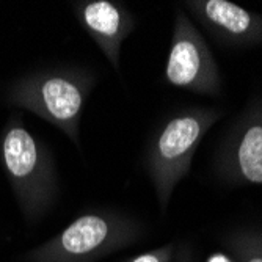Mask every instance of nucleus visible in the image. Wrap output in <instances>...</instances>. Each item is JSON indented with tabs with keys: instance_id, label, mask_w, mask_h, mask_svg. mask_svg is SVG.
I'll return each mask as SVG.
<instances>
[{
	"instance_id": "obj_1",
	"label": "nucleus",
	"mask_w": 262,
	"mask_h": 262,
	"mask_svg": "<svg viewBox=\"0 0 262 262\" xmlns=\"http://www.w3.org/2000/svg\"><path fill=\"white\" fill-rule=\"evenodd\" d=\"M96 83V74L85 68H46L11 80L4 102L58 127L80 149V120Z\"/></svg>"
},
{
	"instance_id": "obj_2",
	"label": "nucleus",
	"mask_w": 262,
	"mask_h": 262,
	"mask_svg": "<svg viewBox=\"0 0 262 262\" xmlns=\"http://www.w3.org/2000/svg\"><path fill=\"white\" fill-rule=\"evenodd\" d=\"M0 163L26 222L38 223L60 195V179L52 152L11 115L0 132Z\"/></svg>"
},
{
	"instance_id": "obj_3",
	"label": "nucleus",
	"mask_w": 262,
	"mask_h": 262,
	"mask_svg": "<svg viewBox=\"0 0 262 262\" xmlns=\"http://www.w3.org/2000/svg\"><path fill=\"white\" fill-rule=\"evenodd\" d=\"M141 232V225L124 213L91 210L22 254V262H96L134 245Z\"/></svg>"
},
{
	"instance_id": "obj_4",
	"label": "nucleus",
	"mask_w": 262,
	"mask_h": 262,
	"mask_svg": "<svg viewBox=\"0 0 262 262\" xmlns=\"http://www.w3.org/2000/svg\"><path fill=\"white\" fill-rule=\"evenodd\" d=\"M222 116L210 108H190L165 121L149 138L145 166L162 210L174 187L188 173L193 154L210 126Z\"/></svg>"
},
{
	"instance_id": "obj_5",
	"label": "nucleus",
	"mask_w": 262,
	"mask_h": 262,
	"mask_svg": "<svg viewBox=\"0 0 262 262\" xmlns=\"http://www.w3.org/2000/svg\"><path fill=\"white\" fill-rule=\"evenodd\" d=\"M165 80L173 86L201 94H219L222 86L213 55L192 20L181 10L176 13Z\"/></svg>"
},
{
	"instance_id": "obj_6",
	"label": "nucleus",
	"mask_w": 262,
	"mask_h": 262,
	"mask_svg": "<svg viewBox=\"0 0 262 262\" xmlns=\"http://www.w3.org/2000/svg\"><path fill=\"white\" fill-rule=\"evenodd\" d=\"M73 10L113 69L120 71L121 46L137 27L129 8L115 0H79L73 4Z\"/></svg>"
},
{
	"instance_id": "obj_7",
	"label": "nucleus",
	"mask_w": 262,
	"mask_h": 262,
	"mask_svg": "<svg viewBox=\"0 0 262 262\" xmlns=\"http://www.w3.org/2000/svg\"><path fill=\"white\" fill-rule=\"evenodd\" d=\"M187 8L219 39L234 46L262 42V16L228 0H198Z\"/></svg>"
},
{
	"instance_id": "obj_8",
	"label": "nucleus",
	"mask_w": 262,
	"mask_h": 262,
	"mask_svg": "<svg viewBox=\"0 0 262 262\" xmlns=\"http://www.w3.org/2000/svg\"><path fill=\"white\" fill-rule=\"evenodd\" d=\"M223 170L232 181L262 185V105L244 116L223 156Z\"/></svg>"
},
{
	"instance_id": "obj_9",
	"label": "nucleus",
	"mask_w": 262,
	"mask_h": 262,
	"mask_svg": "<svg viewBox=\"0 0 262 262\" xmlns=\"http://www.w3.org/2000/svg\"><path fill=\"white\" fill-rule=\"evenodd\" d=\"M170 247L166 248H160V250H154L149 253H143L140 256H135L134 259L127 260V262H168L170 260Z\"/></svg>"
},
{
	"instance_id": "obj_10",
	"label": "nucleus",
	"mask_w": 262,
	"mask_h": 262,
	"mask_svg": "<svg viewBox=\"0 0 262 262\" xmlns=\"http://www.w3.org/2000/svg\"><path fill=\"white\" fill-rule=\"evenodd\" d=\"M209 262H229V259L225 257V256H222V254H217V256H212L209 259Z\"/></svg>"
},
{
	"instance_id": "obj_11",
	"label": "nucleus",
	"mask_w": 262,
	"mask_h": 262,
	"mask_svg": "<svg viewBox=\"0 0 262 262\" xmlns=\"http://www.w3.org/2000/svg\"><path fill=\"white\" fill-rule=\"evenodd\" d=\"M247 262H262V256L260 254H250Z\"/></svg>"
},
{
	"instance_id": "obj_12",
	"label": "nucleus",
	"mask_w": 262,
	"mask_h": 262,
	"mask_svg": "<svg viewBox=\"0 0 262 262\" xmlns=\"http://www.w3.org/2000/svg\"><path fill=\"white\" fill-rule=\"evenodd\" d=\"M260 256H262V250H260Z\"/></svg>"
}]
</instances>
